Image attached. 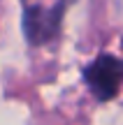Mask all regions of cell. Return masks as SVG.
I'll return each instance as SVG.
<instances>
[{"label":"cell","instance_id":"6da1fadb","mask_svg":"<svg viewBox=\"0 0 123 125\" xmlns=\"http://www.w3.org/2000/svg\"><path fill=\"white\" fill-rule=\"evenodd\" d=\"M65 12V0L54 2H26L23 5V32H26L30 44H44L54 40L60 30Z\"/></svg>","mask_w":123,"mask_h":125},{"label":"cell","instance_id":"7a4b0ae2","mask_svg":"<svg viewBox=\"0 0 123 125\" xmlns=\"http://www.w3.org/2000/svg\"><path fill=\"white\" fill-rule=\"evenodd\" d=\"M84 83L95 100H112L123 83V60L112 53H100L84 67Z\"/></svg>","mask_w":123,"mask_h":125}]
</instances>
